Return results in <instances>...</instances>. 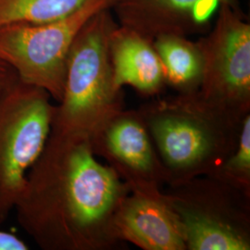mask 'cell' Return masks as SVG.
Segmentation results:
<instances>
[{"instance_id":"obj_1","label":"cell","mask_w":250,"mask_h":250,"mask_svg":"<svg viewBox=\"0 0 250 250\" xmlns=\"http://www.w3.org/2000/svg\"><path fill=\"white\" fill-rule=\"evenodd\" d=\"M119 192L115 174L95 159L89 141L49 135L14 210L41 248L83 249L94 241Z\"/></svg>"},{"instance_id":"obj_2","label":"cell","mask_w":250,"mask_h":250,"mask_svg":"<svg viewBox=\"0 0 250 250\" xmlns=\"http://www.w3.org/2000/svg\"><path fill=\"white\" fill-rule=\"evenodd\" d=\"M110 9L94 15L76 36L69 54L62 98L54 107L50 134L93 138L104 125L117 89L109 58V37L117 26Z\"/></svg>"},{"instance_id":"obj_3","label":"cell","mask_w":250,"mask_h":250,"mask_svg":"<svg viewBox=\"0 0 250 250\" xmlns=\"http://www.w3.org/2000/svg\"><path fill=\"white\" fill-rule=\"evenodd\" d=\"M118 0H88L68 16L47 22L0 28V59L17 72L20 80L62 98L67 62L72 44L84 24Z\"/></svg>"},{"instance_id":"obj_4","label":"cell","mask_w":250,"mask_h":250,"mask_svg":"<svg viewBox=\"0 0 250 250\" xmlns=\"http://www.w3.org/2000/svg\"><path fill=\"white\" fill-rule=\"evenodd\" d=\"M49 98L45 90L20 81L0 102V224L14 210L48 141L54 112Z\"/></svg>"},{"instance_id":"obj_5","label":"cell","mask_w":250,"mask_h":250,"mask_svg":"<svg viewBox=\"0 0 250 250\" xmlns=\"http://www.w3.org/2000/svg\"><path fill=\"white\" fill-rule=\"evenodd\" d=\"M197 43L204 57L206 93L228 101L249 99L250 23L241 9L222 5L213 29Z\"/></svg>"},{"instance_id":"obj_6","label":"cell","mask_w":250,"mask_h":250,"mask_svg":"<svg viewBox=\"0 0 250 250\" xmlns=\"http://www.w3.org/2000/svg\"><path fill=\"white\" fill-rule=\"evenodd\" d=\"M224 4L240 8L237 0H118L112 9L120 25L152 41L163 34L204 33Z\"/></svg>"},{"instance_id":"obj_7","label":"cell","mask_w":250,"mask_h":250,"mask_svg":"<svg viewBox=\"0 0 250 250\" xmlns=\"http://www.w3.org/2000/svg\"><path fill=\"white\" fill-rule=\"evenodd\" d=\"M109 58L117 89L129 84L152 94L166 80L152 41L129 28L117 25L109 37Z\"/></svg>"},{"instance_id":"obj_8","label":"cell","mask_w":250,"mask_h":250,"mask_svg":"<svg viewBox=\"0 0 250 250\" xmlns=\"http://www.w3.org/2000/svg\"><path fill=\"white\" fill-rule=\"evenodd\" d=\"M117 223L126 238L145 250H179L187 247L178 218L158 201L143 197L131 199Z\"/></svg>"},{"instance_id":"obj_9","label":"cell","mask_w":250,"mask_h":250,"mask_svg":"<svg viewBox=\"0 0 250 250\" xmlns=\"http://www.w3.org/2000/svg\"><path fill=\"white\" fill-rule=\"evenodd\" d=\"M151 130L165 161L172 168H194L209 158L214 140L205 125L195 119L166 114L152 121Z\"/></svg>"},{"instance_id":"obj_10","label":"cell","mask_w":250,"mask_h":250,"mask_svg":"<svg viewBox=\"0 0 250 250\" xmlns=\"http://www.w3.org/2000/svg\"><path fill=\"white\" fill-rule=\"evenodd\" d=\"M152 44L161 60L166 80L188 91L201 85L204 57L198 43H193L186 36L163 34L156 36Z\"/></svg>"},{"instance_id":"obj_11","label":"cell","mask_w":250,"mask_h":250,"mask_svg":"<svg viewBox=\"0 0 250 250\" xmlns=\"http://www.w3.org/2000/svg\"><path fill=\"white\" fill-rule=\"evenodd\" d=\"M179 223L190 250H250L249 244L240 234L212 217L184 211Z\"/></svg>"},{"instance_id":"obj_12","label":"cell","mask_w":250,"mask_h":250,"mask_svg":"<svg viewBox=\"0 0 250 250\" xmlns=\"http://www.w3.org/2000/svg\"><path fill=\"white\" fill-rule=\"evenodd\" d=\"M109 150L120 161L138 171L153 167V152L147 134L139 123L122 119L110 126L107 134Z\"/></svg>"},{"instance_id":"obj_13","label":"cell","mask_w":250,"mask_h":250,"mask_svg":"<svg viewBox=\"0 0 250 250\" xmlns=\"http://www.w3.org/2000/svg\"><path fill=\"white\" fill-rule=\"evenodd\" d=\"M88 0H0V28L63 18Z\"/></svg>"},{"instance_id":"obj_14","label":"cell","mask_w":250,"mask_h":250,"mask_svg":"<svg viewBox=\"0 0 250 250\" xmlns=\"http://www.w3.org/2000/svg\"><path fill=\"white\" fill-rule=\"evenodd\" d=\"M227 168L232 172L250 174V118L247 117L243 124L241 138L237 151L229 161Z\"/></svg>"},{"instance_id":"obj_15","label":"cell","mask_w":250,"mask_h":250,"mask_svg":"<svg viewBox=\"0 0 250 250\" xmlns=\"http://www.w3.org/2000/svg\"><path fill=\"white\" fill-rule=\"evenodd\" d=\"M17 72L2 59H0V102L20 82Z\"/></svg>"},{"instance_id":"obj_16","label":"cell","mask_w":250,"mask_h":250,"mask_svg":"<svg viewBox=\"0 0 250 250\" xmlns=\"http://www.w3.org/2000/svg\"><path fill=\"white\" fill-rule=\"evenodd\" d=\"M29 246L17 234L0 230V250H27Z\"/></svg>"}]
</instances>
